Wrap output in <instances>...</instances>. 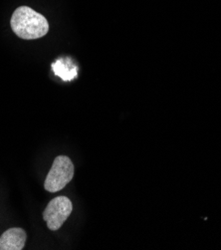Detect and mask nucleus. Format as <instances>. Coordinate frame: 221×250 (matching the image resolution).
Masks as SVG:
<instances>
[{"instance_id":"obj_1","label":"nucleus","mask_w":221,"mask_h":250,"mask_svg":"<svg viewBox=\"0 0 221 250\" xmlns=\"http://www.w3.org/2000/svg\"><path fill=\"white\" fill-rule=\"evenodd\" d=\"M10 25L13 32L24 40L41 38L49 31L47 19L27 6H21L15 9Z\"/></svg>"},{"instance_id":"obj_2","label":"nucleus","mask_w":221,"mask_h":250,"mask_svg":"<svg viewBox=\"0 0 221 250\" xmlns=\"http://www.w3.org/2000/svg\"><path fill=\"white\" fill-rule=\"evenodd\" d=\"M74 177V165L66 156H58L48 172L44 188L49 192H57L63 189Z\"/></svg>"},{"instance_id":"obj_3","label":"nucleus","mask_w":221,"mask_h":250,"mask_svg":"<svg viewBox=\"0 0 221 250\" xmlns=\"http://www.w3.org/2000/svg\"><path fill=\"white\" fill-rule=\"evenodd\" d=\"M73 210V205L66 196H58L48 204L44 212L43 218L50 230L56 231L64 224Z\"/></svg>"},{"instance_id":"obj_4","label":"nucleus","mask_w":221,"mask_h":250,"mask_svg":"<svg viewBox=\"0 0 221 250\" xmlns=\"http://www.w3.org/2000/svg\"><path fill=\"white\" fill-rule=\"evenodd\" d=\"M26 237V232L22 229H10L0 237V250H22Z\"/></svg>"},{"instance_id":"obj_5","label":"nucleus","mask_w":221,"mask_h":250,"mask_svg":"<svg viewBox=\"0 0 221 250\" xmlns=\"http://www.w3.org/2000/svg\"><path fill=\"white\" fill-rule=\"evenodd\" d=\"M52 69L64 81H72L78 76V68L70 59H59L52 65Z\"/></svg>"}]
</instances>
